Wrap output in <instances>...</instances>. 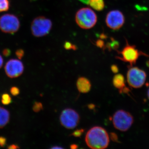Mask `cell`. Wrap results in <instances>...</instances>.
Here are the masks:
<instances>
[{"label": "cell", "mask_w": 149, "mask_h": 149, "mask_svg": "<svg viewBox=\"0 0 149 149\" xmlns=\"http://www.w3.org/2000/svg\"><path fill=\"white\" fill-rule=\"evenodd\" d=\"M89 5L95 10L100 11L104 8V0H89Z\"/></svg>", "instance_id": "obj_14"}, {"label": "cell", "mask_w": 149, "mask_h": 149, "mask_svg": "<svg viewBox=\"0 0 149 149\" xmlns=\"http://www.w3.org/2000/svg\"><path fill=\"white\" fill-rule=\"evenodd\" d=\"M24 66L22 62L16 59H12L6 63L5 66L6 74L10 78L19 77L23 73Z\"/></svg>", "instance_id": "obj_10"}, {"label": "cell", "mask_w": 149, "mask_h": 149, "mask_svg": "<svg viewBox=\"0 0 149 149\" xmlns=\"http://www.w3.org/2000/svg\"><path fill=\"white\" fill-rule=\"evenodd\" d=\"M147 95H148V98L149 99V88L148 89V93H147Z\"/></svg>", "instance_id": "obj_33"}, {"label": "cell", "mask_w": 149, "mask_h": 149, "mask_svg": "<svg viewBox=\"0 0 149 149\" xmlns=\"http://www.w3.org/2000/svg\"><path fill=\"white\" fill-rule=\"evenodd\" d=\"M76 85L77 90L80 93H88L90 91L91 88V82L85 77H79L77 79Z\"/></svg>", "instance_id": "obj_12"}, {"label": "cell", "mask_w": 149, "mask_h": 149, "mask_svg": "<svg viewBox=\"0 0 149 149\" xmlns=\"http://www.w3.org/2000/svg\"><path fill=\"white\" fill-rule=\"evenodd\" d=\"M113 84L116 88L119 90L120 93H128L129 90L125 87V80L122 74H116L113 79Z\"/></svg>", "instance_id": "obj_11"}, {"label": "cell", "mask_w": 149, "mask_h": 149, "mask_svg": "<svg viewBox=\"0 0 149 149\" xmlns=\"http://www.w3.org/2000/svg\"><path fill=\"white\" fill-rule=\"evenodd\" d=\"M20 27L19 19L15 15L6 14L0 17V29L3 32L13 34Z\"/></svg>", "instance_id": "obj_5"}, {"label": "cell", "mask_w": 149, "mask_h": 149, "mask_svg": "<svg viewBox=\"0 0 149 149\" xmlns=\"http://www.w3.org/2000/svg\"><path fill=\"white\" fill-rule=\"evenodd\" d=\"M7 139L4 137L0 136V147H4L6 144Z\"/></svg>", "instance_id": "obj_24"}, {"label": "cell", "mask_w": 149, "mask_h": 149, "mask_svg": "<svg viewBox=\"0 0 149 149\" xmlns=\"http://www.w3.org/2000/svg\"><path fill=\"white\" fill-rule=\"evenodd\" d=\"M43 109V106L42 104L40 102H35V104L33 106V111L35 112H39L40 111L42 110Z\"/></svg>", "instance_id": "obj_18"}, {"label": "cell", "mask_w": 149, "mask_h": 149, "mask_svg": "<svg viewBox=\"0 0 149 149\" xmlns=\"http://www.w3.org/2000/svg\"><path fill=\"white\" fill-rule=\"evenodd\" d=\"M2 53L3 55L6 57L9 56L11 54V52L10 49L6 48V49H4L2 51Z\"/></svg>", "instance_id": "obj_23"}, {"label": "cell", "mask_w": 149, "mask_h": 149, "mask_svg": "<svg viewBox=\"0 0 149 149\" xmlns=\"http://www.w3.org/2000/svg\"><path fill=\"white\" fill-rule=\"evenodd\" d=\"M111 40L112 42L111 43H110L107 45V47L109 48V49L117 50L119 47V44L118 41L114 40L113 38Z\"/></svg>", "instance_id": "obj_17"}, {"label": "cell", "mask_w": 149, "mask_h": 149, "mask_svg": "<svg viewBox=\"0 0 149 149\" xmlns=\"http://www.w3.org/2000/svg\"><path fill=\"white\" fill-rule=\"evenodd\" d=\"M10 92L12 95L16 96L19 94L20 91H19V89L17 87L13 86L10 88Z\"/></svg>", "instance_id": "obj_20"}, {"label": "cell", "mask_w": 149, "mask_h": 149, "mask_svg": "<svg viewBox=\"0 0 149 149\" xmlns=\"http://www.w3.org/2000/svg\"><path fill=\"white\" fill-rule=\"evenodd\" d=\"M111 70L112 71L115 73H117L118 71V68L115 65H112L111 66Z\"/></svg>", "instance_id": "obj_26"}, {"label": "cell", "mask_w": 149, "mask_h": 149, "mask_svg": "<svg viewBox=\"0 0 149 149\" xmlns=\"http://www.w3.org/2000/svg\"><path fill=\"white\" fill-rule=\"evenodd\" d=\"M8 148L9 149H19V147L18 146H17V145L13 144V145L8 146Z\"/></svg>", "instance_id": "obj_28"}, {"label": "cell", "mask_w": 149, "mask_h": 149, "mask_svg": "<svg viewBox=\"0 0 149 149\" xmlns=\"http://www.w3.org/2000/svg\"><path fill=\"white\" fill-rule=\"evenodd\" d=\"M112 121L115 128L120 131L125 132L132 126L134 118L130 113L123 110H119L113 114Z\"/></svg>", "instance_id": "obj_4"}, {"label": "cell", "mask_w": 149, "mask_h": 149, "mask_svg": "<svg viewBox=\"0 0 149 149\" xmlns=\"http://www.w3.org/2000/svg\"><path fill=\"white\" fill-rule=\"evenodd\" d=\"M10 8L9 0H0V12L6 11Z\"/></svg>", "instance_id": "obj_15"}, {"label": "cell", "mask_w": 149, "mask_h": 149, "mask_svg": "<svg viewBox=\"0 0 149 149\" xmlns=\"http://www.w3.org/2000/svg\"><path fill=\"white\" fill-rule=\"evenodd\" d=\"M110 137L111 139V140L114 142H117L118 141V139L117 136H116V134L115 133H111L110 134Z\"/></svg>", "instance_id": "obj_25"}, {"label": "cell", "mask_w": 149, "mask_h": 149, "mask_svg": "<svg viewBox=\"0 0 149 149\" xmlns=\"http://www.w3.org/2000/svg\"><path fill=\"white\" fill-rule=\"evenodd\" d=\"M52 148H53V149H54V148H61V147H53Z\"/></svg>", "instance_id": "obj_32"}, {"label": "cell", "mask_w": 149, "mask_h": 149, "mask_svg": "<svg viewBox=\"0 0 149 149\" xmlns=\"http://www.w3.org/2000/svg\"><path fill=\"white\" fill-rule=\"evenodd\" d=\"M146 72L138 67H131L127 73V80L128 85L134 88L142 87L146 82Z\"/></svg>", "instance_id": "obj_6"}, {"label": "cell", "mask_w": 149, "mask_h": 149, "mask_svg": "<svg viewBox=\"0 0 149 149\" xmlns=\"http://www.w3.org/2000/svg\"><path fill=\"white\" fill-rule=\"evenodd\" d=\"M80 120V116L77 112L70 108L65 109L63 111L60 117L61 125L68 129L75 128L79 123Z\"/></svg>", "instance_id": "obj_8"}, {"label": "cell", "mask_w": 149, "mask_h": 149, "mask_svg": "<svg viewBox=\"0 0 149 149\" xmlns=\"http://www.w3.org/2000/svg\"><path fill=\"white\" fill-rule=\"evenodd\" d=\"M24 51L22 49H18L15 52V55L19 59H21L24 56Z\"/></svg>", "instance_id": "obj_22"}, {"label": "cell", "mask_w": 149, "mask_h": 149, "mask_svg": "<svg viewBox=\"0 0 149 149\" xmlns=\"http://www.w3.org/2000/svg\"><path fill=\"white\" fill-rule=\"evenodd\" d=\"M10 119V114L7 109L0 107V128H4L8 123Z\"/></svg>", "instance_id": "obj_13"}, {"label": "cell", "mask_w": 149, "mask_h": 149, "mask_svg": "<svg viewBox=\"0 0 149 149\" xmlns=\"http://www.w3.org/2000/svg\"><path fill=\"white\" fill-rule=\"evenodd\" d=\"M3 60L2 56L0 54V68H1L3 66Z\"/></svg>", "instance_id": "obj_29"}, {"label": "cell", "mask_w": 149, "mask_h": 149, "mask_svg": "<svg viewBox=\"0 0 149 149\" xmlns=\"http://www.w3.org/2000/svg\"><path fill=\"white\" fill-rule=\"evenodd\" d=\"M12 99L8 94H3L1 97V102L4 105H8L11 102Z\"/></svg>", "instance_id": "obj_16"}, {"label": "cell", "mask_w": 149, "mask_h": 149, "mask_svg": "<svg viewBox=\"0 0 149 149\" xmlns=\"http://www.w3.org/2000/svg\"><path fill=\"white\" fill-rule=\"evenodd\" d=\"M52 27V22L49 19L44 16L37 17L31 23V32L35 37H44L49 33Z\"/></svg>", "instance_id": "obj_3"}, {"label": "cell", "mask_w": 149, "mask_h": 149, "mask_svg": "<svg viewBox=\"0 0 149 149\" xmlns=\"http://www.w3.org/2000/svg\"><path fill=\"white\" fill-rule=\"evenodd\" d=\"M75 20L80 28L88 29L95 26L97 23V17L93 10L89 8H83L76 13Z\"/></svg>", "instance_id": "obj_2"}, {"label": "cell", "mask_w": 149, "mask_h": 149, "mask_svg": "<svg viewBox=\"0 0 149 149\" xmlns=\"http://www.w3.org/2000/svg\"><path fill=\"white\" fill-rule=\"evenodd\" d=\"M97 45L99 47L103 48L104 47V42L103 40H98L97 42Z\"/></svg>", "instance_id": "obj_27"}, {"label": "cell", "mask_w": 149, "mask_h": 149, "mask_svg": "<svg viewBox=\"0 0 149 149\" xmlns=\"http://www.w3.org/2000/svg\"><path fill=\"white\" fill-rule=\"evenodd\" d=\"M85 141L87 146L91 149H105L109 144V136L102 127L95 126L88 130Z\"/></svg>", "instance_id": "obj_1"}, {"label": "cell", "mask_w": 149, "mask_h": 149, "mask_svg": "<svg viewBox=\"0 0 149 149\" xmlns=\"http://www.w3.org/2000/svg\"><path fill=\"white\" fill-rule=\"evenodd\" d=\"M64 47L65 48V49L66 50L76 49V46L72 45L71 43L69 42H65L64 45Z\"/></svg>", "instance_id": "obj_21"}, {"label": "cell", "mask_w": 149, "mask_h": 149, "mask_svg": "<svg viewBox=\"0 0 149 149\" xmlns=\"http://www.w3.org/2000/svg\"><path fill=\"white\" fill-rule=\"evenodd\" d=\"M84 131H85V130L84 129H77V130L74 131L71 134V135L74 136V137H77V138L80 137L84 133Z\"/></svg>", "instance_id": "obj_19"}, {"label": "cell", "mask_w": 149, "mask_h": 149, "mask_svg": "<svg viewBox=\"0 0 149 149\" xmlns=\"http://www.w3.org/2000/svg\"><path fill=\"white\" fill-rule=\"evenodd\" d=\"M70 148L72 149H75L77 148L78 146L76 144H72L70 146Z\"/></svg>", "instance_id": "obj_30"}, {"label": "cell", "mask_w": 149, "mask_h": 149, "mask_svg": "<svg viewBox=\"0 0 149 149\" xmlns=\"http://www.w3.org/2000/svg\"><path fill=\"white\" fill-rule=\"evenodd\" d=\"M126 41V45L122 50L118 52L120 56L116 57V58L125 62L128 63L132 67L136 63L139 56L142 54V53L136 49V46L131 45L128 44Z\"/></svg>", "instance_id": "obj_7"}, {"label": "cell", "mask_w": 149, "mask_h": 149, "mask_svg": "<svg viewBox=\"0 0 149 149\" xmlns=\"http://www.w3.org/2000/svg\"><path fill=\"white\" fill-rule=\"evenodd\" d=\"M95 107V105L93 104H89V105H88V107H89V108L90 109H93Z\"/></svg>", "instance_id": "obj_31"}, {"label": "cell", "mask_w": 149, "mask_h": 149, "mask_svg": "<svg viewBox=\"0 0 149 149\" xmlns=\"http://www.w3.org/2000/svg\"><path fill=\"white\" fill-rule=\"evenodd\" d=\"M125 17L121 12L118 10L111 11L107 14L106 23L107 27L113 30L120 29L125 23Z\"/></svg>", "instance_id": "obj_9"}]
</instances>
